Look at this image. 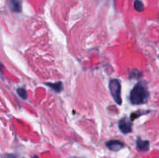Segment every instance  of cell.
Returning <instances> with one entry per match:
<instances>
[{
    "label": "cell",
    "instance_id": "11",
    "mask_svg": "<svg viewBox=\"0 0 159 158\" xmlns=\"http://www.w3.org/2000/svg\"><path fill=\"white\" fill-rule=\"evenodd\" d=\"M33 158H38V157H37V156H34V157H33Z\"/></svg>",
    "mask_w": 159,
    "mask_h": 158
},
{
    "label": "cell",
    "instance_id": "3",
    "mask_svg": "<svg viewBox=\"0 0 159 158\" xmlns=\"http://www.w3.org/2000/svg\"><path fill=\"white\" fill-rule=\"evenodd\" d=\"M119 128L123 133H129L132 131V123L127 118L124 117L119 122Z\"/></svg>",
    "mask_w": 159,
    "mask_h": 158
},
{
    "label": "cell",
    "instance_id": "9",
    "mask_svg": "<svg viewBox=\"0 0 159 158\" xmlns=\"http://www.w3.org/2000/svg\"><path fill=\"white\" fill-rule=\"evenodd\" d=\"M17 93L20 95V97L23 99H26L27 98V93H26V91L23 88H20L17 89Z\"/></svg>",
    "mask_w": 159,
    "mask_h": 158
},
{
    "label": "cell",
    "instance_id": "2",
    "mask_svg": "<svg viewBox=\"0 0 159 158\" xmlns=\"http://www.w3.org/2000/svg\"><path fill=\"white\" fill-rule=\"evenodd\" d=\"M110 93L113 96V99L118 105L122 104V99H121V85L120 81L117 79H112L109 83Z\"/></svg>",
    "mask_w": 159,
    "mask_h": 158
},
{
    "label": "cell",
    "instance_id": "6",
    "mask_svg": "<svg viewBox=\"0 0 159 158\" xmlns=\"http://www.w3.org/2000/svg\"><path fill=\"white\" fill-rule=\"evenodd\" d=\"M137 147H138V150L146 151L149 149V141L141 140V139H138L137 141Z\"/></svg>",
    "mask_w": 159,
    "mask_h": 158
},
{
    "label": "cell",
    "instance_id": "4",
    "mask_svg": "<svg viewBox=\"0 0 159 158\" xmlns=\"http://www.w3.org/2000/svg\"><path fill=\"white\" fill-rule=\"evenodd\" d=\"M106 146L113 151H118L124 148V144L119 140H110L106 143Z\"/></svg>",
    "mask_w": 159,
    "mask_h": 158
},
{
    "label": "cell",
    "instance_id": "12",
    "mask_svg": "<svg viewBox=\"0 0 159 158\" xmlns=\"http://www.w3.org/2000/svg\"><path fill=\"white\" fill-rule=\"evenodd\" d=\"M72 158H79V157H72Z\"/></svg>",
    "mask_w": 159,
    "mask_h": 158
},
{
    "label": "cell",
    "instance_id": "5",
    "mask_svg": "<svg viewBox=\"0 0 159 158\" xmlns=\"http://www.w3.org/2000/svg\"><path fill=\"white\" fill-rule=\"evenodd\" d=\"M8 3L12 11L15 12H21L22 6L20 0H8Z\"/></svg>",
    "mask_w": 159,
    "mask_h": 158
},
{
    "label": "cell",
    "instance_id": "10",
    "mask_svg": "<svg viewBox=\"0 0 159 158\" xmlns=\"http://www.w3.org/2000/svg\"><path fill=\"white\" fill-rule=\"evenodd\" d=\"M2 158H18L16 155L11 154V153H5L2 156Z\"/></svg>",
    "mask_w": 159,
    "mask_h": 158
},
{
    "label": "cell",
    "instance_id": "1",
    "mask_svg": "<svg viewBox=\"0 0 159 158\" xmlns=\"http://www.w3.org/2000/svg\"><path fill=\"white\" fill-rule=\"evenodd\" d=\"M149 92L147 87L143 82H138L132 89L130 94V100L133 105H141L147 102Z\"/></svg>",
    "mask_w": 159,
    "mask_h": 158
},
{
    "label": "cell",
    "instance_id": "7",
    "mask_svg": "<svg viewBox=\"0 0 159 158\" xmlns=\"http://www.w3.org/2000/svg\"><path fill=\"white\" fill-rule=\"evenodd\" d=\"M46 85L57 92H60L63 89V84L61 81L55 82V83H46Z\"/></svg>",
    "mask_w": 159,
    "mask_h": 158
},
{
    "label": "cell",
    "instance_id": "8",
    "mask_svg": "<svg viewBox=\"0 0 159 158\" xmlns=\"http://www.w3.org/2000/svg\"><path fill=\"white\" fill-rule=\"evenodd\" d=\"M134 7L135 10L138 12H142L144 11V4L141 0H135L134 3Z\"/></svg>",
    "mask_w": 159,
    "mask_h": 158
}]
</instances>
